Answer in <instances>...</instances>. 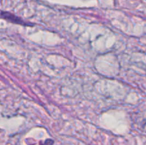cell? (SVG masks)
Instances as JSON below:
<instances>
[{
  "label": "cell",
  "mask_w": 146,
  "mask_h": 145,
  "mask_svg": "<svg viewBox=\"0 0 146 145\" xmlns=\"http://www.w3.org/2000/svg\"><path fill=\"white\" fill-rule=\"evenodd\" d=\"M1 17H2L4 19L7 20V21H10V22L14 23V24H22V25H27L25 22L23 21L21 18H20L19 17L17 16L14 15V14H11V13L9 12H1Z\"/></svg>",
  "instance_id": "obj_1"
},
{
  "label": "cell",
  "mask_w": 146,
  "mask_h": 145,
  "mask_svg": "<svg viewBox=\"0 0 146 145\" xmlns=\"http://www.w3.org/2000/svg\"><path fill=\"white\" fill-rule=\"evenodd\" d=\"M53 144H54V141H53L52 139H46V140L44 142V144L42 145H53Z\"/></svg>",
  "instance_id": "obj_2"
}]
</instances>
